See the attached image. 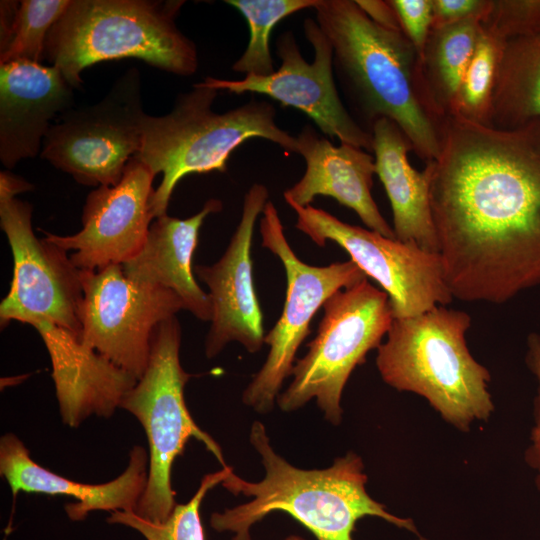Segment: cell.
Masks as SVG:
<instances>
[{
  "label": "cell",
  "mask_w": 540,
  "mask_h": 540,
  "mask_svg": "<svg viewBox=\"0 0 540 540\" xmlns=\"http://www.w3.org/2000/svg\"><path fill=\"white\" fill-rule=\"evenodd\" d=\"M358 6L376 24L387 29L402 31L397 13L390 1L355 0ZM403 32V31H402Z\"/></svg>",
  "instance_id": "31"
},
{
  "label": "cell",
  "mask_w": 540,
  "mask_h": 540,
  "mask_svg": "<svg viewBox=\"0 0 540 540\" xmlns=\"http://www.w3.org/2000/svg\"><path fill=\"white\" fill-rule=\"evenodd\" d=\"M533 426L530 433L529 444L525 451L526 464L533 470L535 485L540 493V415L533 414Z\"/></svg>",
  "instance_id": "33"
},
{
  "label": "cell",
  "mask_w": 540,
  "mask_h": 540,
  "mask_svg": "<svg viewBox=\"0 0 540 540\" xmlns=\"http://www.w3.org/2000/svg\"><path fill=\"white\" fill-rule=\"evenodd\" d=\"M495 39L497 67L484 124L514 128L540 118V5L512 33Z\"/></svg>",
  "instance_id": "23"
},
{
  "label": "cell",
  "mask_w": 540,
  "mask_h": 540,
  "mask_svg": "<svg viewBox=\"0 0 540 540\" xmlns=\"http://www.w3.org/2000/svg\"><path fill=\"white\" fill-rule=\"evenodd\" d=\"M70 1H20L7 35L0 39V64L19 60L41 63L47 35Z\"/></svg>",
  "instance_id": "26"
},
{
  "label": "cell",
  "mask_w": 540,
  "mask_h": 540,
  "mask_svg": "<svg viewBox=\"0 0 540 540\" xmlns=\"http://www.w3.org/2000/svg\"><path fill=\"white\" fill-rule=\"evenodd\" d=\"M371 134L375 174L390 201L396 239L438 253L430 207L431 163L423 171L411 166L407 154L413 150L412 145L399 126L388 118L377 119Z\"/></svg>",
  "instance_id": "22"
},
{
  "label": "cell",
  "mask_w": 540,
  "mask_h": 540,
  "mask_svg": "<svg viewBox=\"0 0 540 540\" xmlns=\"http://www.w3.org/2000/svg\"><path fill=\"white\" fill-rule=\"evenodd\" d=\"M304 34L314 49L310 63L301 54L291 31L282 33L276 42L280 67L267 76L245 75L226 80L206 77L202 83L216 90L268 96L283 107H293L311 118L318 128L341 143L373 151L372 134L363 129L343 104L334 80L333 49L318 23L306 18Z\"/></svg>",
  "instance_id": "14"
},
{
  "label": "cell",
  "mask_w": 540,
  "mask_h": 540,
  "mask_svg": "<svg viewBox=\"0 0 540 540\" xmlns=\"http://www.w3.org/2000/svg\"><path fill=\"white\" fill-rule=\"evenodd\" d=\"M31 187L7 171L0 173V225L14 264L10 290L0 304L1 326L47 320L81 339V271L66 251L34 235L32 206L15 197Z\"/></svg>",
  "instance_id": "9"
},
{
  "label": "cell",
  "mask_w": 540,
  "mask_h": 540,
  "mask_svg": "<svg viewBox=\"0 0 540 540\" xmlns=\"http://www.w3.org/2000/svg\"><path fill=\"white\" fill-rule=\"evenodd\" d=\"M154 177L133 157L117 184L89 193L79 232L68 236L46 232L44 238L66 251L80 271H98L128 261L143 247L155 219Z\"/></svg>",
  "instance_id": "15"
},
{
  "label": "cell",
  "mask_w": 540,
  "mask_h": 540,
  "mask_svg": "<svg viewBox=\"0 0 540 540\" xmlns=\"http://www.w3.org/2000/svg\"><path fill=\"white\" fill-rule=\"evenodd\" d=\"M144 115L140 72L132 67L99 102L60 114L40 156L80 184L115 185L140 150Z\"/></svg>",
  "instance_id": "11"
},
{
  "label": "cell",
  "mask_w": 540,
  "mask_h": 540,
  "mask_svg": "<svg viewBox=\"0 0 540 540\" xmlns=\"http://www.w3.org/2000/svg\"><path fill=\"white\" fill-rule=\"evenodd\" d=\"M31 326L38 331L51 358L63 423L76 428L92 415H113L138 379L65 328L47 320Z\"/></svg>",
  "instance_id": "18"
},
{
  "label": "cell",
  "mask_w": 540,
  "mask_h": 540,
  "mask_svg": "<svg viewBox=\"0 0 540 540\" xmlns=\"http://www.w3.org/2000/svg\"><path fill=\"white\" fill-rule=\"evenodd\" d=\"M316 22L333 49V71L368 123L388 118L427 163L441 148L445 114L434 101L423 60L402 31L372 21L354 0H319Z\"/></svg>",
  "instance_id": "2"
},
{
  "label": "cell",
  "mask_w": 540,
  "mask_h": 540,
  "mask_svg": "<svg viewBox=\"0 0 540 540\" xmlns=\"http://www.w3.org/2000/svg\"><path fill=\"white\" fill-rule=\"evenodd\" d=\"M289 206L296 212V228L322 247L333 241L387 294L394 318L424 313L454 299L438 253L345 223L311 205Z\"/></svg>",
  "instance_id": "12"
},
{
  "label": "cell",
  "mask_w": 540,
  "mask_h": 540,
  "mask_svg": "<svg viewBox=\"0 0 540 540\" xmlns=\"http://www.w3.org/2000/svg\"><path fill=\"white\" fill-rule=\"evenodd\" d=\"M319 0H226L246 19L250 38L232 70L245 75L267 76L275 72L270 52V35L284 18L314 8Z\"/></svg>",
  "instance_id": "25"
},
{
  "label": "cell",
  "mask_w": 540,
  "mask_h": 540,
  "mask_svg": "<svg viewBox=\"0 0 540 540\" xmlns=\"http://www.w3.org/2000/svg\"><path fill=\"white\" fill-rule=\"evenodd\" d=\"M322 309L317 334L295 362L293 380L276 403L282 411L292 412L315 399L325 419L339 425L350 375L381 345L394 316L387 294L367 278L334 293Z\"/></svg>",
  "instance_id": "8"
},
{
  "label": "cell",
  "mask_w": 540,
  "mask_h": 540,
  "mask_svg": "<svg viewBox=\"0 0 540 540\" xmlns=\"http://www.w3.org/2000/svg\"><path fill=\"white\" fill-rule=\"evenodd\" d=\"M233 472L230 466L206 474L193 497L185 504H176L170 516L161 522L146 520L135 512L115 511L107 518L110 524H120L138 531L146 540H205L200 518V506L207 492L222 484Z\"/></svg>",
  "instance_id": "27"
},
{
  "label": "cell",
  "mask_w": 540,
  "mask_h": 540,
  "mask_svg": "<svg viewBox=\"0 0 540 540\" xmlns=\"http://www.w3.org/2000/svg\"><path fill=\"white\" fill-rule=\"evenodd\" d=\"M296 137L297 154L304 158L306 169L301 179L284 191L286 203L305 207L316 196L331 197L352 209L368 229L396 238L371 194L374 157L350 144L335 146L311 125H305Z\"/></svg>",
  "instance_id": "19"
},
{
  "label": "cell",
  "mask_w": 540,
  "mask_h": 540,
  "mask_svg": "<svg viewBox=\"0 0 540 540\" xmlns=\"http://www.w3.org/2000/svg\"><path fill=\"white\" fill-rule=\"evenodd\" d=\"M401 29L423 60L433 24L432 0H391Z\"/></svg>",
  "instance_id": "29"
},
{
  "label": "cell",
  "mask_w": 540,
  "mask_h": 540,
  "mask_svg": "<svg viewBox=\"0 0 540 540\" xmlns=\"http://www.w3.org/2000/svg\"><path fill=\"white\" fill-rule=\"evenodd\" d=\"M525 362L537 382L533 414L540 415V335L537 333H531L527 338Z\"/></svg>",
  "instance_id": "32"
},
{
  "label": "cell",
  "mask_w": 540,
  "mask_h": 540,
  "mask_svg": "<svg viewBox=\"0 0 540 540\" xmlns=\"http://www.w3.org/2000/svg\"><path fill=\"white\" fill-rule=\"evenodd\" d=\"M497 58L498 42L481 25L474 53L464 73L456 103L450 113L484 123L490 106Z\"/></svg>",
  "instance_id": "28"
},
{
  "label": "cell",
  "mask_w": 540,
  "mask_h": 540,
  "mask_svg": "<svg viewBox=\"0 0 540 540\" xmlns=\"http://www.w3.org/2000/svg\"><path fill=\"white\" fill-rule=\"evenodd\" d=\"M180 344L174 316L155 330L147 368L120 405L138 419L147 436L148 478L135 513L153 522L166 520L176 506L172 466L190 438L202 442L223 468L228 466L221 447L198 427L186 406L184 387L191 375L181 366Z\"/></svg>",
  "instance_id": "7"
},
{
  "label": "cell",
  "mask_w": 540,
  "mask_h": 540,
  "mask_svg": "<svg viewBox=\"0 0 540 540\" xmlns=\"http://www.w3.org/2000/svg\"><path fill=\"white\" fill-rule=\"evenodd\" d=\"M183 0H71L50 29L44 59L73 88L103 61L136 58L179 76L198 69L195 43L176 26Z\"/></svg>",
  "instance_id": "6"
},
{
  "label": "cell",
  "mask_w": 540,
  "mask_h": 540,
  "mask_svg": "<svg viewBox=\"0 0 540 540\" xmlns=\"http://www.w3.org/2000/svg\"><path fill=\"white\" fill-rule=\"evenodd\" d=\"M470 326L468 313L443 305L394 318L376 356L387 385L423 397L447 423L464 432L494 411L490 373L467 346Z\"/></svg>",
  "instance_id": "4"
},
{
  "label": "cell",
  "mask_w": 540,
  "mask_h": 540,
  "mask_svg": "<svg viewBox=\"0 0 540 540\" xmlns=\"http://www.w3.org/2000/svg\"><path fill=\"white\" fill-rule=\"evenodd\" d=\"M249 441L261 458L264 478L250 482L232 472L222 486L252 500L210 517L211 527L231 532V540H251V527L273 512L289 514L317 540H354L355 524L365 516L419 536L411 519L390 513L369 495L363 461L356 453L337 457L328 468L301 469L275 452L261 422L252 423Z\"/></svg>",
  "instance_id": "3"
},
{
  "label": "cell",
  "mask_w": 540,
  "mask_h": 540,
  "mask_svg": "<svg viewBox=\"0 0 540 540\" xmlns=\"http://www.w3.org/2000/svg\"><path fill=\"white\" fill-rule=\"evenodd\" d=\"M149 455L142 446L131 449L127 468L117 478L102 484L80 483L40 466L14 434L0 440V473L14 496L18 492L70 496L76 503L65 506L72 521L84 520L91 511L135 512L148 478Z\"/></svg>",
  "instance_id": "20"
},
{
  "label": "cell",
  "mask_w": 540,
  "mask_h": 540,
  "mask_svg": "<svg viewBox=\"0 0 540 540\" xmlns=\"http://www.w3.org/2000/svg\"><path fill=\"white\" fill-rule=\"evenodd\" d=\"M432 2V28L463 20L483 11L488 4L485 0H432Z\"/></svg>",
  "instance_id": "30"
},
{
  "label": "cell",
  "mask_w": 540,
  "mask_h": 540,
  "mask_svg": "<svg viewBox=\"0 0 540 540\" xmlns=\"http://www.w3.org/2000/svg\"><path fill=\"white\" fill-rule=\"evenodd\" d=\"M73 103V87L56 67L25 60L0 64L2 164L12 169L37 156L52 119Z\"/></svg>",
  "instance_id": "17"
},
{
  "label": "cell",
  "mask_w": 540,
  "mask_h": 540,
  "mask_svg": "<svg viewBox=\"0 0 540 540\" xmlns=\"http://www.w3.org/2000/svg\"><path fill=\"white\" fill-rule=\"evenodd\" d=\"M486 8L463 20L431 28L423 67L432 97L445 115L452 111L456 103Z\"/></svg>",
  "instance_id": "24"
},
{
  "label": "cell",
  "mask_w": 540,
  "mask_h": 540,
  "mask_svg": "<svg viewBox=\"0 0 540 540\" xmlns=\"http://www.w3.org/2000/svg\"><path fill=\"white\" fill-rule=\"evenodd\" d=\"M262 246L279 258L287 279L286 301L280 318L265 335L269 351L260 370L242 394L243 403L258 413L270 412L284 381L291 376L299 346L310 333L316 312L337 291L366 279L352 261L312 266L300 260L284 234L278 211L268 200L260 220Z\"/></svg>",
  "instance_id": "10"
},
{
  "label": "cell",
  "mask_w": 540,
  "mask_h": 540,
  "mask_svg": "<svg viewBox=\"0 0 540 540\" xmlns=\"http://www.w3.org/2000/svg\"><path fill=\"white\" fill-rule=\"evenodd\" d=\"M430 207L447 285L502 304L540 286V118L496 128L446 114Z\"/></svg>",
  "instance_id": "1"
},
{
  "label": "cell",
  "mask_w": 540,
  "mask_h": 540,
  "mask_svg": "<svg viewBox=\"0 0 540 540\" xmlns=\"http://www.w3.org/2000/svg\"><path fill=\"white\" fill-rule=\"evenodd\" d=\"M81 341L137 379L145 372L157 327L185 310L173 291L137 283L121 264L81 271Z\"/></svg>",
  "instance_id": "13"
},
{
  "label": "cell",
  "mask_w": 540,
  "mask_h": 540,
  "mask_svg": "<svg viewBox=\"0 0 540 540\" xmlns=\"http://www.w3.org/2000/svg\"><path fill=\"white\" fill-rule=\"evenodd\" d=\"M218 92L199 82L191 91L178 95L169 113L144 115L141 147L134 157L155 175H163L152 201L155 218L167 214L171 195L182 178L226 172L231 153L250 139L262 138L287 154L298 153L297 137L278 126L271 103L252 98L217 113L212 105Z\"/></svg>",
  "instance_id": "5"
},
{
  "label": "cell",
  "mask_w": 540,
  "mask_h": 540,
  "mask_svg": "<svg viewBox=\"0 0 540 540\" xmlns=\"http://www.w3.org/2000/svg\"><path fill=\"white\" fill-rule=\"evenodd\" d=\"M283 540H306V539H304L303 537H301L299 535L293 534V535L287 536Z\"/></svg>",
  "instance_id": "34"
},
{
  "label": "cell",
  "mask_w": 540,
  "mask_h": 540,
  "mask_svg": "<svg viewBox=\"0 0 540 540\" xmlns=\"http://www.w3.org/2000/svg\"><path fill=\"white\" fill-rule=\"evenodd\" d=\"M269 198L268 189L253 184L244 196L239 224L222 257L211 266L198 265L194 272L209 288L211 326L205 339L208 358L218 355L233 341L250 353L264 344L263 314L253 281L251 247L254 227Z\"/></svg>",
  "instance_id": "16"
},
{
  "label": "cell",
  "mask_w": 540,
  "mask_h": 540,
  "mask_svg": "<svg viewBox=\"0 0 540 540\" xmlns=\"http://www.w3.org/2000/svg\"><path fill=\"white\" fill-rule=\"evenodd\" d=\"M221 209L220 200L209 199L189 218L179 219L167 214L155 218L141 250L121 264L125 276L137 283L173 291L184 303L185 310L200 320L210 321L211 302L194 278L192 257L205 218Z\"/></svg>",
  "instance_id": "21"
}]
</instances>
